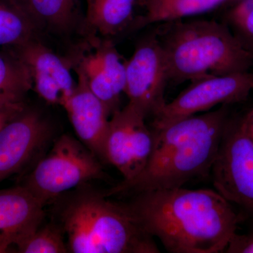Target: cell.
<instances>
[{
    "instance_id": "obj_1",
    "label": "cell",
    "mask_w": 253,
    "mask_h": 253,
    "mask_svg": "<svg viewBox=\"0 0 253 253\" xmlns=\"http://www.w3.org/2000/svg\"><path fill=\"white\" fill-rule=\"evenodd\" d=\"M141 227L168 253L225 252L241 220L216 190H154L125 203Z\"/></svg>"
},
{
    "instance_id": "obj_2",
    "label": "cell",
    "mask_w": 253,
    "mask_h": 253,
    "mask_svg": "<svg viewBox=\"0 0 253 253\" xmlns=\"http://www.w3.org/2000/svg\"><path fill=\"white\" fill-rule=\"evenodd\" d=\"M228 105L154 129L152 153L142 172L104 192L107 197L182 187L211 175L229 119Z\"/></svg>"
},
{
    "instance_id": "obj_3",
    "label": "cell",
    "mask_w": 253,
    "mask_h": 253,
    "mask_svg": "<svg viewBox=\"0 0 253 253\" xmlns=\"http://www.w3.org/2000/svg\"><path fill=\"white\" fill-rule=\"evenodd\" d=\"M58 198L60 225L73 253H159L153 236L141 227L125 203L113 202L87 184Z\"/></svg>"
},
{
    "instance_id": "obj_4",
    "label": "cell",
    "mask_w": 253,
    "mask_h": 253,
    "mask_svg": "<svg viewBox=\"0 0 253 253\" xmlns=\"http://www.w3.org/2000/svg\"><path fill=\"white\" fill-rule=\"evenodd\" d=\"M161 23L156 33L166 57L168 82L179 84L251 71L253 53L226 23L181 19Z\"/></svg>"
},
{
    "instance_id": "obj_5",
    "label": "cell",
    "mask_w": 253,
    "mask_h": 253,
    "mask_svg": "<svg viewBox=\"0 0 253 253\" xmlns=\"http://www.w3.org/2000/svg\"><path fill=\"white\" fill-rule=\"evenodd\" d=\"M101 162L81 141L63 134L20 185L44 205L49 204L69 190L92 180L109 179Z\"/></svg>"
},
{
    "instance_id": "obj_6",
    "label": "cell",
    "mask_w": 253,
    "mask_h": 253,
    "mask_svg": "<svg viewBox=\"0 0 253 253\" xmlns=\"http://www.w3.org/2000/svg\"><path fill=\"white\" fill-rule=\"evenodd\" d=\"M211 175L219 194L253 215V141L242 118L228 121Z\"/></svg>"
},
{
    "instance_id": "obj_7",
    "label": "cell",
    "mask_w": 253,
    "mask_h": 253,
    "mask_svg": "<svg viewBox=\"0 0 253 253\" xmlns=\"http://www.w3.org/2000/svg\"><path fill=\"white\" fill-rule=\"evenodd\" d=\"M253 92V72L210 76L191 81L177 96L166 103L154 117L152 128L161 127L200 113L208 112L218 105L243 102Z\"/></svg>"
},
{
    "instance_id": "obj_8",
    "label": "cell",
    "mask_w": 253,
    "mask_h": 253,
    "mask_svg": "<svg viewBox=\"0 0 253 253\" xmlns=\"http://www.w3.org/2000/svg\"><path fill=\"white\" fill-rule=\"evenodd\" d=\"M146 116L128 103L118 110L109 121L104 145L105 163L114 166L123 180H131L146 167L154 147L152 128L146 124Z\"/></svg>"
},
{
    "instance_id": "obj_9",
    "label": "cell",
    "mask_w": 253,
    "mask_h": 253,
    "mask_svg": "<svg viewBox=\"0 0 253 253\" xmlns=\"http://www.w3.org/2000/svg\"><path fill=\"white\" fill-rule=\"evenodd\" d=\"M168 82L166 57L156 31L145 37L126 61L124 93L146 118L158 114L165 105Z\"/></svg>"
},
{
    "instance_id": "obj_10",
    "label": "cell",
    "mask_w": 253,
    "mask_h": 253,
    "mask_svg": "<svg viewBox=\"0 0 253 253\" xmlns=\"http://www.w3.org/2000/svg\"><path fill=\"white\" fill-rule=\"evenodd\" d=\"M47 121L26 108L0 129V183L20 173L49 141Z\"/></svg>"
},
{
    "instance_id": "obj_11",
    "label": "cell",
    "mask_w": 253,
    "mask_h": 253,
    "mask_svg": "<svg viewBox=\"0 0 253 253\" xmlns=\"http://www.w3.org/2000/svg\"><path fill=\"white\" fill-rule=\"evenodd\" d=\"M92 41L89 51L78 56L75 70L83 75L90 90L113 115L119 110L125 91L126 61L111 41Z\"/></svg>"
},
{
    "instance_id": "obj_12",
    "label": "cell",
    "mask_w": 253,
    "mask_h": 253,
    "mask_svg": "<svg viewBox=\"0 0 253 253\" xmlns=\"http://www.w3.org/2000/svg\"><path fill=\"white\" fill-rule=\"evenodd\" d=\"M15 53L28 68L40 97L64 108L77 84L67 61L34 39L16 46Z\"/></svg>"
},
{
    "instance_id": "obj_13",
    "label": "cell",
    "mask_w": 253,
    "mask_h": 253,
    "mask_svg": "<svg viewBox=\"0 0 253 253\" xmlns=\"http://www.w3.org/2000/svg\"><path fill=\"white\" fill-rule=\"evenodd\" d=\"M44 206L22 185L0 190V253L37 231L44 219Z\"/></svg>"
},
{
    "instance_id": "obj_14",
    "label": "cell",
    "mask_w": 253,
    "mask_h": 253,
    "mask_svg": "<svg viewBox=\"0 0 253 253\" xmlns=\"http://www.w3.org/2000/svg\"><path fill=\"white\" fill-rule=\"evenodd\" d=\"M64 106L80 141L105 163L104 145L111 116L104 104L90 90L83 75Z\"/></svg>"
},
{
    "instance_id": "obj_15",
    "label": "cell",
    "mask_w": 253,
    "mask_h": 253,
    "mask_svg": "<svg viewBox=\"0 0 253 253\" xmlns=\"http://www.w3.org/2000/svg\"><path fill=\"white\" fill-rule=\"evenodd\" d=\"M86 21L104 36H115L131 22L136 1L140 0H86Z\"/></svg>"
},
{
    "instance_id": "obj_16",
    "label": "cell",
    "mask_w": 253,
    "mask_h": 253,
    "mask_svg": "<svg viewBox=\"0 0 253 253\" xmlns=\"http://www.w3.org/2000/svg\"><path fill=\"white\" fill-rule=\"evenodd\" d=\"M36 27L63 33L76 19L78 0H16Z\"/></svg>"
},
{
    "instance_id": "obj_17",
    "label": "cell",
    "mask_w": 253,
    "mask_h": 253,
    "mask_svg": "<svg viewBox=\"0 0 253 253\" xmlns=\"http://www.w3.org/2000/svg\"><path fill=\"white\" fill-rule=\"evenodd\" d=\"M36 29L16 1L0 0V46L23 45L33 39Z\"/></svg>"
},
{
    "instance_id": "obj_18",
    "label": "cell",
    "mask_w": 253,
    "mask_h": 253,
    "mask_svg": "<svg viewBox=\"0 0 253 253\" xmlns=\"http://www.w3.org/2000/svg\"><path fill=\"white\" fill-rule=\"evenodd\" d=\"M33 88L28 68L16 53H0V97L24 99Z\"/></svg>"
},
{
    "instance_id": "obj_19",
    "label": "cell",
    "mask_w": 253,
    "mask_h": 253,
    "mask_svg": "<svg viewBox=\"0 0 253 253\" xmlns=\"http://www.w3.org/2000/svg\"><path fill=\"white\" fill-rule=\"evenodd\" d=\"M227 0H171L149 11L142 24L183 19L211 11Z\"/></svg>"
},
{
    "instance_id": "obj_20",
    "label": "cell",
    "mask_w": 253,
    "mask_h": 253,
    "mask_svg": "<svg viewBox=\"0 0 253 253\" xmlns=\"http://www.w3.org/2000/svg\"><path fill=\"white\" fill-rule=\"evenodd\" d=\"M64 234L59 224L51 223L42 228L40 226L27 239L16 246V251L21 253H68Z\"/></svg>"
},
{
    "instance_id": "obj_21",
    "label": "cell",
    "mask_w": 253,
    "mask_h": 253,
    "mask_svg": "<svg viewBox=\"0 0 253 253\" xmlns=\"http://www.w3.org/2000/svg\"><path fill=\"white\" fill-rule=\"evenodd\" d=\"M225 23L243 46L253 53V0H238Z\"/></svg>"
},
{
    "instance_id": "obj_22",
    "label": "cell",
    "mask_w": 253,
    "mask_h": 253,
    "mask_svg": "<svg viewBox=\"0 0 253 253\" xmlns=\"http://www.w3.org/2000/svg\"><path fill=\"white\" fill-rule=\"evenodd\" d=\"M248 231L244 234H234L225 250L226 253H253V215Z\"/></svg>"
},
{
    "instance_id": "obj_23",
    "label": "cell",
    "mask_w": 253,
    "mask_h": 253,
    "mask_svg": "<svg viewBox=\"0 0 253 253\" xmlns=\"http://www.w3.org/2000/svg\"><path fill=\"white\" fill-rule=\"evenodd\" d=\"M26 108L24 99L0 97V129Z\"/></svg>"
},
{
    "instance_id": "obj_24",
    "label": "cell",
    "mask_w": 253,
    "mask_h": 253,
    "mask_svg": "<svg viewBox=\"0 0 253 253\" xmlns=\"http://www.w3.org/2000/svg\"><path fill=\"white\" fill-rule=\"evenodd\" d=\"M242 121L248 134L253 141V106L242 118Z\"/></svg>"
},
{
    "instance_id": "obj_25",
    "label": "cell",
    "mask_w": 253,
    "mask_h": 253,
    "mask_svg": "<svg viewBox=\"0 0 253 253\" xmlns=\"http://www.w3.org/2000/svg\"><path fill=\"white\" fill-rule=\"evenodd\" d=\"M161 0H140L141 2L144 3L147 8L148 11L154 8Z\"/></svg>"
},
{
    "instance_id": "obj_26",
    "label": "cell",
    "mask_w": 253,
    "mask_h": 253,
    "mask_svg": "<svg viewBox=\"0 0 253 253\" xmlns=\"http://www.w3.org/2000/svg\"><path fill=\"white\" fill-rule=\"evenodd\" d=\"M171 1V0H161V1H159V2L156 5V6H154V8H152V9H150L149 11H148V12H149V11H152L153 9H154L155 8L157 7V6H159V5L163 4V3L168 2V1Z\"/></svg>"
}]
</instances>
